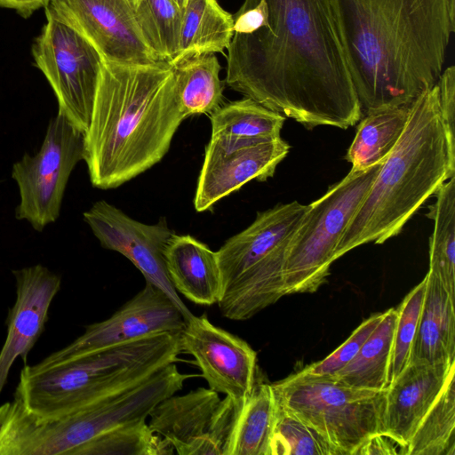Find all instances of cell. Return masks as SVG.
<instances>
[{
  "instance_id": "obj_1",
  "label": "cell",
  "mask_w": 455,
  "mask_h": 455,
  "mask_svg": "<svg viewBox=\"0 0 455 455\" xmlns=\"http://www.w3.org/2000/svg\"><path fill=\"white\" fill-rule=\"evenodd\" d=\"M232 16L230 88L307 129L361 119L332 0H244Z\"/></svg>"
},
{
  "instance_id": "obj_2",
  "label": "cell",
  "mask_w": 455,
  "mask_h": 455,
  "mask_svg": "<svg viewBox=\"0 0 455 455\" xmlns=\"http://www.w3.org/2000/svg\"><path fill=\"white\" fill-rule=\"evenodd\" d=\"M364 113L411 104L437 82L455 32V0H332Z\"/></svg>"
},
{
  "instance_id": "obj_3",
  "label": "cell",
  "mask_w": 455,
  "mask_h": 455,
  "mask_svg": "<svg viewBox=\"0 0 455 455\" xmlns=\"http://www.w3.org/2000/svg\"><path fill=\"white\" fill-rule=\"evenodd\" d=\"M183 120L171 65L104 59L84 133L92 186L117 188L160 162Z\"/></svg>"
},
{
  "instance_id": "obj_4",
  "label": "cell",
  "mask_w": 455,
  "mask_h": 455,
  "mask_svg": "<svg viewBox=\"0 0 455 455\" xmlns=\"http://www.w3.org/2000/svg\"><path fill=\"white\" fill-rule=\"evenodd\" d=\"M455 175V132L445 122L436 83L411 103L403 133L347 225L335 259L397 235L412 215Z\"/></svg>"
},
{
  "instance_id": "obj_5",
  "label": "cell",
  "mask_w": 455,
  "mask_h": 455,
  "mask_svg": "<svg viewBox=\"0 0 455 455\" xmlns=\"http://www.w3.org/2000/svg\"><path fill=\"white\" fill-rule=\"evenodd\" d=\"M182 352L180 333H161L76 357L41 371L25 364L13 398L42 417H54L82 408L135 385Z\"/></svg>"
},
{
  "instance_id": "obj_6",
  "label": "cell",
  "mask_w": 455,
  "mask_h": 455,
  "mask_svg": "<svg viewBox=\"0 0 455 455\" xmlns=\"http://www.w3.org/2000/svg\"><path fill=\"white\" fill-rule=\"evenodd\" d=\"M306 210L293 201L259 212L216 251L221 281L217 305L224 317L248 320L287 295L286 252Z\"/></svg>"
},
{
  "instance_id": "obj_7",
  "label": "cell",
  "mask_w": 455,
  "mask_h": 455,
  "mask_svg": "<svg viewBox=\"0 0 455 455\" xmlns=\"http://www.w3.org/2000/svg\"><path fill=\"white\" fill-rule=\"evenodd\" d=\"M271 385L276 403L322 435L335 455H355L384 433L387 389L352 387L303 370Z\"/></svg>"
},
{
  "instance_id": "obj_8",
  "label": "cell",
  "mask_w": 455,
  "mask_h": 455,
  "mask_svg": "<svg viewBox=\"0 0 455 455\" xmlns=\"http://www.w3.org/2000/svg\"><path fill=\"white\" fill-rule=\"evenodd\" d=\"M382 163L365 170L351 169L324 195L307 205L286 252L283 275L287 295L315 292L327 282L340 238Z\"/></svg>"
},
{
  "instance_id": "obj_9",
  "label": "cell",
  "mask_w": 455,
  "mask_h": 455,
  "mask_svg": "<svg viewBox=\"0 0 455 455\" xmlns=\"http://www.w3.org/2000/svg\"><path fill=\"white\" fill-rule=\"evenodd\" d=\"M84 134L61 114L52 117L35 155L25 153L15 162L12 178L20 201L15 217L38 232L60 217L69 177L84 160Z\"/></svg>"
},
{
  "instance_id": "obj_10",
  "label": "cell",
  "mask_w": 455,
  "mask_h": 455,
  "mask_svg": "<svg viewBox=\"0 0 455 455\" xmlns=\"http://www.w3.org/2000/svg\"><path fill=\"white\" fill-rule=\"evenodd\" d=\"M46 20L32 45L35 66L55 94L58 113L84 134L104 58L72 27L51 17Z\"/></svg>"
},
{
  "instance_id": "obj_11",
  "label": "cell",
  "mask_w": 455,
  "mask_h": 455,
  "mask_svg": "<svg viewBox=\"0 0 455 455\" xmlns=\"http://www.w3.org/2000/svg\"><path fill=\"white\" fill-rule=\"evenodd\" d=\"M246 398L221 399L205 387L174 394L154 407L148 426L180 455H230Z\"/></svg>"
},
{
  "instance_id": "obj_12",
  "label": "cell",
  "mask_w": 455,
  "mask_h": 455,
  "mask_svg": "<svg viewBox=\"0 0 455 455\" xmlns=\"http://www.w3.org/2000/svg\"><path fill=\"white\" fill-rule=\"evenodd\" d=\"M186 320L172 300L159 288L146 285L110 317L86 326L84 332L65 347L35 365L41 371L106 347L161 333H180Z\"/></svg>"
},
{
  "instance_id": "obj_13",
  "label": "cell",
  "mask_w": 455,
  "mask_h": 455,
  "mask_svg": "<svg viewBox=\"0 0 455 455\" xmlns=\"http://www.w3.org/2000/svg\"><path fill=\"white\" fill-rule=\"evenodd\" d=\"M290 146L281 136L243 139L212 135L205 148L194 206L202 212L252 180L266 181L286 157Z\"/></svg>"
},
{
  "instance_id": "obj_14",
  "label": "cell",
  "mask_w": 455,
  "mask_h": 455,
  "mask_svg": "<svg viewBox=\"0 0 455 455\" xmlns=\"http://www.w3.org/2000/svg\"><path fill=\"white\" fill-rule=\"evenodd\" d=\"M83 217L103 248L127 258L147 282L172 300L186 322L193 315L172 286L166 270L164 250L174 233L164 220L156 224L140 222L104 200L94 203Z\"/></svg>"
},
{
  "instance_id": "obj_15",
  "label": "cell",
  "mask_w": 455,
  "mask_h": 455,
  "mask_svg": "<svg viewBox=\"0 0 455 455\" xmlns=\"http://www.w3.org/2000/svg\"><path fill=\"white\" fill-rule=\"evenodd\" d=\"M45 16L72 27L109 61H160L139 28L130 0H49Z\"/></svg>"
},
{
  "instance_id": "obj_16",
  "label": "cell",
  "mask_w": 455,
  "mask_h": 455,
  "mask_svg": "<svg viewBox=\"0 0 455 455\" xmlns=\"http://www.w3.org/2000/svg\"><path fill=\"white\" fill-rule=\"evenodd\" d=\"M182 352L191 355L209 388L245 399L256 378L257 354L241 338L210 322L205 315H192L180 332Z\"/></svg>"
},
{
  "instance_id": "obj_17",
  "label": "cell",
  "mask_w": 455,
  "mask_h": 455,
  "mask_svg": "<svg viewBox=\"0 0 455 455\" xmlns=\"http://www.w3.org/2000/svg\"><path fill=\"white\" fill-rule=\"evenodd\" d=\"M16 300L6 318L7 335L0 351V394L18 357L27 364L28 355L44 330L51 304L60 289L61 278L36 264L12 270Z\"/></svg>"
},
{
  "instance_id": "obj_18",
  "label": "cell",
  "mask_w": 455,
  "mask_h": 455,
  "mask_svg": "<svg viewBox=\"0 0 455 455\" xmlns=\"http://www.w3.org/2000/svg\"><path fill=\"white\" fill-rule=\"evenodd\" d=\"M454 373L455 362L409 363L387 388L383 434L406 451L422 419Z\"/></svg>"
},
{
  "instance_id": "obj_19",
  "label": "cell",
  "mask_w": 455,
  "mask_h": 455,
  "mask_svg": "<svg viewBox=\"0 0 455 455\" xmlns=\"http://www.w3.org/2000/svg\"><path fill=\"white\" fill-rule=\"evenodd\" d=\"M164 260L176 291L198 305L218 303L221 281L216 251L190 235L173 234Z\"/></svg>"
},
{
  "instance_id": "obj_20",
  "label": "cell",
  "mask_w": 455,
  "mask_h": 455,
  "mask_svg": "<svg viewBox=\"0 0 455 455\" xmlns=\"http://www.w3.org/2000/svg\"><path fill=\"white\" fill-rule=\"evenodd\" d=\"M409 363L455 362V311L452 298L429 272Z\"/></svg>"
},
{
  "instance_id": "obj_21",
  "label": "cell",
  "mask_w": 455,
  "mask_h": 455,
  "mask_svg": "<svg viewBox=\"0 0 455 455\" xmlns=\"http://www.w3.org/2000/svg\"><path fill=\"white\" fill-rule=\"evenodd\" d=\"M233 36V16L217 0H187L178 52L168 64L175 65L188 58L222 52Z\"/></svg>"
},
{
  "instance_id": "obj_22",
  "label": "cell",
  "mask_w": 455,
  "mask_h": 455,
  "mask_svg": "<svg viewBox=\"0 0 455 455\" xmlns=\"http://www.w3.org/2000/svg\"><path fill=\"white\" fill-rule=\"evenodd\" d=\"M410 108L406 104L365 113L346 155L352 170H365L384 162L403 133Z\"/></svg>"
},
{
  "instance_id": "obj_23",
  "label": "cell",
  "mask_w": 455,
  "mask_h": 455,
  "mask_svg": "<svg viewBox=\"0 0 455 455\" xmlns=\"http://www.w3.org/2000/svg\"><path fill=\"white\" fill-rule=\"evenodd\" d=\"M396 318L397 310L395 307L383 312L380 322L355 356L330 377L352 387L387 389Z\"/></svg>"
},
{
  "instance_id": "obj_24",
  "label": "cell",
  "mask_w": 455,
  "mask_h": 455,
  "mask_svg": "<svg viewBox=\"0 0 455 455\" xmlns=\"http://www.w3.org/2000/svg\"><path fill=\"white\" fill-rule=\"evenodd\" d=\"M181 114H212L223 102L225 84L220 65L213 53L185 59L172 66Z\"/></svg>"
},
{
  "instance_id": "obj_25",
  "label": "cell",
  "mask_w": 455,
  "mask_h": 455,
  "mask_svg": "<svg viewBox=\"0 0 455 455\" xmlns=\"http://www.w3.org/2000/svg\"><path fill=\"white\" fill-rule=\"evenodd\" d=\"M426 214L434 221L429 239V269L455 299V175L435 195Z\"/></svg>"
},
{
  "instance_id": "obj_26",
  "label": "cell",
  "mask_w": 455,
  "mask_h": 455,
  "mask_svg": "<svg viewBox=\"0 0 455 455\" xmlns=\"http://www.w3.org/2000/svg\"><path fill=\"white\" fill-rule=\"evenodd\" d=\"M276 401L272 385L257 376L231 443L230 455H270Z\"/></svg>"
},
{
  "instance_id": "obj_27",
  "label": "cell",
  "mask_w": 455,
  "mask_h": 455,
  "mask_svg": "<svg viewBox=\"0 0 455 455\" xmlns=\"http://www.w3.org/2000/svg\"><path fill=\"white\" fill-rule=\"evenodd\" d=\"M285 116L250 98L221 105L211 114L212 135L243 139L280 136Z\"/></svg>"
},
{
  "instance_id": "obj_28",
  "label": "cell",
  "mask_w": 455,
  "mask_h": 455,
  "mask_svg": "<svg viewBox=\"0 0 455 455\" xmlns=\"http://www.w3.org/2000/svg\"><path fill=\"white\" fill-rule=\"evenodd\" d=\"M455 376L452 374L422 419L405 455H455Z\"/></svg>"
},
{
  "instance_id": "obj_29",
  "label": "cell",
  "mask_w": 455,
  "mask_h": 455,
  "mask_svg": "<svg viewBox=\"0 0 455 455\" xmlns=\"http://www.w3.org/2000/svg\"><path fill=\"white\" fill-rule=\"evenodd\" d=\"M139 28L160 61L175 57L180 42L182 9L173 0H130Z\"/></svg>"
},
{
  "instance_id": "obj_30",
  "label": "cell",
  "mask_w": 455,
  "mask_h": 455,
  "mask_svg": "<svg viewBox=\"0 0 455 455\" xmlns=\"http://www.w3.org/2000/svg\"><path fill=\"white\" fill-rule=\"evenodd\" d=\"M172 446L146 419L114 427L85 443L76 455H170Z\"/></svg>"
},
{
  "instance_id": "obj_31",
  "label": "cell",
  "mask_w": 455,
  "mask_h": 455,
  "mask_svg": "<svg viewBox=\"0 0 455 455\" xmlns=\"http://www.w3.org/2000/svg\"><path fill=\"white\" fill-rule=\"evenodd\" d=\"M270 455H335L314 427L276 403Z\"/></svg>"
},
{
  "instance_id": "obj_32",
  "label": "cell",
  "mask_w": 455,
  "mask_h": 455,
  "mask_svg": "<svg viewBox=\"0 0 455 455\" xmlns=\"http://www.w3.org/2000/svg\"><path fill=\"white\" fill-rule=\"evenodd\" d=\"M427 286V277L418 283L396 307L397 318L388 366L387 384L400 374L410 361Z\"/></svg>"
},
{
  "instance_id": "obj_33",
  "label": "cell",
  "mask_w": 455,
  "mask_h": 455,
  "mask_svg": "<svg viewBox=\"0 0 455 455\" xmlns=\"http://www.w3.org/2000/svg\"><path fill=\"white\" fill-rule=\"evenodd\" d=\"M383 313H377L364 320L334 352L323 360L307 366L303 371L317 376H331L345 367L379 324Z\"/></svg>"
},
{
  "instance_id": "obj_34",
  "label": "cell",
  "mask_w": 455,
  "mask_h": 455,
  "mask_svg": "<svg viewBox=\"0 0 455 455\" xmlns=\"http://www.w3.org/2000/svg\"><path fill=\"white\" fill-rule=\"evenodd\" d=\"M439 103L445 122L455 132V67L445 68L436 82Z\"/></svg>"
},
{
  "instance_id": "obj_35",
  "label": "cell",
  "mask_w": 455,
  "mask_h": 455,
  "mask_svg": "<svg viewBox=\"0 0 455 455\" xmlns=\"http://www.w3.org/2000/svg\"><path fill=\"white\" fill-rule=\"evenodd\" d=\"M392 455L404 454L405 450L392 437L385 434H378L369 438L355 453V455Z\"/></svg>"
},
{
  "instance_id": "obj_36",
  "label": "cell",
  "mask_w": 455,
  "mask_h": 455,
  "mask_svg": "<svg viewBox=\"0 0 455 455\" xmlns=\"http://www.w3.org/2000/svg\"><path fill=\"white\" fill-rule=\"evenodd\" d=\"M49 0H0V6L12 9L24 18L47 4Z\"/></svg>"
},
{
  "instance_id": "obj_37",
  "label": "cell",
  "mask_w": 455,
  "mask_h": 455,
  "mask_svg": "<svg viewBox=\"0 0 455 455\" xmlns=\"http://www.w3.org/2000/svg\"><path fill=\"white\" fill-rule=\"evenodd\" d=\"M175 2V4L181 9L184 8L186 3H187V0H173Z\"/></svg>"
}]
</instances>
